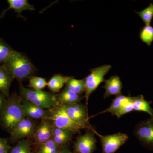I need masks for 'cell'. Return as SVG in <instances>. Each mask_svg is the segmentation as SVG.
<instances>
[{
	"label": "cell",
	"mask_w": 153,
	"mask_h": 153,
	"mask_svg": "<svg viewBox=\"0 0 153 153\" xmlns=\"http://www.w3.org/2000/svg\"><path fill=\"white\" fill-rule=\"evenodd\" d=\"M105 85L103 86L105 88L104 97L105 98L111 96H117L121 94L122 89V82L120 78L117 75L111 76L109 79L105 80Z\"/></svg>",
	"instance_id": "13"
},
{
	"label": "cell",
	"mask_w": 153,
	"mask_h": 153,
	"mask_svg": "<svg viewBox=\"0 0 153 153\" xmlns=\"http://www.w3.org/2000/svg\"><path fill=\"white\" fill-rule=\"evenodd\" d=\"M92 131L100 138L102 153H114L129 138L127 135L122 133L102 136L99 134L94 129Z\"/></svg>",
	"instance_id": "7"
},
{
	"label": "cell",
	"mask_w": 153,
	"mask_h": 153,
	"mask_svg": "<svg viewBox=\"0 0 153 153\" xmlns=\"http://www.w3.org/2000/svg\"><path fill=\"white\" fill-rule=\"evenodd\" d=\"M111 66L110 65L96 67L91 69V73L85 78V95L86 105H88L90 95L98 87L102 82L105 81L104 76L110 70Z\"/></svg>",
	"instance_id": "5"
},
{
	"label": "cell",
	"mask_w": 153,
	"mask_h": 153,
	"mask_svg": "<svg viewBox=\"0 0 153 153\" xmlns=\"http://www.w3.org/2000/svg\"><path fill=\"white\" fill-rule=\"evenodd\" d=\"M9 139L0 137V153H9L11 147L9 144Z\"/></svg>",
	"instance_id": "29"
},
{
	"label": "cell",
	"mask_w": 153,
	"mask_h": 153,
	"mask_svg": "<svg viewBox=\"0 0 153 153\" xmlns=\"http://www.w3.org/2000/svg\"><path fill=\"white\" fill-rule=\"evenodd\" d=\"M7 97L4 94L0 93V115L2 111L7 100Z\"/></svg>",
	"instance_id": "30"
},
{
	"label": "cell",
	"mask_w": 153,
	"mask_h": 153,
	"mask_svg": "<svg viewBox=\"0 0 153 153\" xmlns=\"http://www.w3.org/2000/svg\"><path fill=\"white\" fill-rule=\"evenodd\" d=\"M66 87L75 93L82 94L85 90L84 79H77L71 77L66 83Z\"/></svg>",
	"instance_id": "22"
},
{
	"label": "cell",
	"mask_w": 153,
	"mask_h": 153,
	"mask_svg": "<svg viewBox=\"0 0 153 153\" xmlns=\"http://www.w3.org/2000/svg\"><path fill=\"white\" fill-rule=\"evenodd\" d=\"M62 148L51 139L41 145L36 153H57Z\"/></svg>",
	"instance_id": "24"
},
{
	"label": "cell",
	"mask_w": 153,
	"mask_h": 153,
	"mask_svg": "<svg viewBox=\"0 0 153 153\" xmlns=\"http://www.w3.org/2000/svg\"><path fill=\"white\" fill-rule=\"evenodd\" d=\"M62 105L66 114L75 121L89 123L87 107L79 103Z\"/></svg>",
	"instance_id": "11"
},
{
	"label": "cell",
	"mask_w": 153,
	"mask_h": 153,
	"mask_svg": "<svg viewBox=\"0 0 153 153\" xmlns=\"http://www.w3.org/2000/svg\"><path fill=\"white\" fill-rule=\"evenodd\" d=\"M25 117L22 97L17 94H12L7 98L0 115V125L10 133L17 124Z\"/></svg>",
	"instance_id": "1"
},
{
	"label": "cell",
	"mask_w": 153,
	"mask_h": 153,
	"mask_svg": "<svg viewBox=\"0 0 153 153\" xmlns=\"http://www.w3.org/2000/svg\"><path fill=\"white\" fill-rule=\"evenodd\" d=\"M134 100V99L132 101L130 102L125 105L121 109L115 113L114 115H115L118 118H120L124 114L131 112L134 111L133 105V102Z\"/></svg>",
	"instance_id": "28"
},
{
	"label": "cell",
	"mask_w": 153,
	"mask_h": 153,
	"mask_svg": "<svg viewBox=\"0 0 153 153\" xmlns=\"http://www.w3.org/2000/svg\"><path fill=\"white\" fill-rule=\"evenodd\" d=\"M92 130H88L83 135L77 137L74 145V153H93L96 148L97 140Z\"/></svg>",
	"instance_id": "8"
},
{
	"label": "cell",
	"mask_w": 153,
	"mask_h": 153,
	"mask_svg": "<svg viewBox=\"0 0 153 153\" xmlns=\"http://www.w3.org/2000/svg\"><path fill=\"white\" fill-rule=\"evenodd\" d=\"M135 135L141 142L153 147V118L141 122L136 127Z\"/></svg>",
	"instance_id": "9"
},
{
	"label": "cell",
	"mask_w": 153,
	"mask_h": 153,
	"mask_svg": "<svg viewBox=\"0 0 153 153\" xmlns=\"http://www.w3.org/2000/svg\"><path fill=\"white\" fill-rule=\"evenodd\" d=\"M15 79L4 65H0V93L4 94L7 98L10 96V88Z\"/></svg>",
	"instance_id": "14"
},
{
	"label": "cell",
	"mask_w": 153,
	"mask_h": 153,
	"mask_svg": "<svg viewBox=\"0 0 153 153\" xmlns=\"http://www.w3.org/2000/svg\"><path fill=\"white\" fill-rule=\"evenodd\" d=\"M84 97L82 94L75 93L66 87L61 93L57 94L58 102L62 105L79 103Z\"/></svg>",
	"instance_id": "17"
},
{
	"label": "cell",
	"mask_w": 153,
	"mask_h": 153,
	"mask_svg": "<svg viewBox=\"0 0 153 153\" xmlns=\"http://www.w3.org/2000/svg\"><path fill=\"white\" fill-rule=\"evenodd\" d=\"M146 25H150L153 18V4L151 3L148 7L140 12H136Z\"/></svg>",
	"instance_id": "27"
},
{
	"label": "cell",
	"mask_w": 153,
	"mask_h": 153,
	"mask_svg": "<svg viewBox=\"0 0 153 153\" xmlns=\"http://www.w3.org/2000/svg\"><path fill=\"white\" fill-rule=\"evenodd\" d=\"M19 92L22 98L44 109H49L59 105L57 94L44 91L26 88L19 82Z\"/></svg>",
	"instance_id": "3"
},
{
	"label": "cell",
	"mask_w": 153,
	"mask_h": 153,
	"mask_svg": "<svg viewBox=\"0 0 153 153\" xmlns=\"http://www.w3.org/2000/svg\"><path fill=\"white\" fill-rule=\"evenodd\" d=\"M49 110V115L47 119L56 127L71 131L74 134L79 133L81 130L84 129L91 131L94 129L89 123L77 122L71 119L66 114L60 105Z\"/></svg>",
	"instance_id": "4"
},
{
	"label": "cell",
	"mask_w": 153,
	"mask_h": 153,
	"mask_svg": "<svg viewBox=\"0 0 153 153\" xmlns=\"http://www.w3.org/2000/svg\"><path fill=\"white\" fill-rule=\"evenodd\" d=\"M9 7L4 10L0 16V19L4 16L6 12L9 10L13 9L18 13V16L23 18L21 13L22 11L25 10H35L34 6L30 4L27 0H7Z\"/></svg>",
	"instance_id": "15"
},
{
	"label": "cell",
	"mask_w": 153,
	"mask_h": 153,
	"mask_svg": "<svg viewBox=\"0 0 153 153\" xmlns=\"http://www.w3.org/2000/svg\"><path fill=\"white\" fill-rule=\"evenodd\" d=\"M140 37L143 42L150 46L153 41V27L150 25H146L141 30Z\"/></svg>",
	"instance_id": "25"
},
{
	"label": "cell",
	"mask_w": 153,
	"mask_h": 153,
	"mask_svg": "<svg viewBox=\"0 0 153 153\" xmlns=\"http://www.w3.org/2000/svg\"><path fill=\"white\" fill-rule=\"evenodd\" d=\"M37 125L33 120L25 117L17 124L10 133L9 140L11 143L17 142L25 138L33 137Z\"/></svg>",
	"instance_id": "6"
},
{
	"label": "cell",
	"mask_w": 153,
	"mask_h": 153,
	"mask_svg": "<svg viewBox=\"0 0 153 153\" xmlns=\"http://www.w3.org/2000/svg\"><path fill=\"white\" fill-rule=\"evenodd\" d=\"M74 134L71 131L54 126L52 139L58 146L63 147L72 139Z\"/></svg>",
	"instance_id": "16"
},
{
	"label": "cell",
	"mask_w": 153,
	"mask_h": 153,
	"mask_svg": "<svg viewBox=\"0 0 153 153\" xmlns=\"http://www.w3.org/2000/svg\"><path fill=\"white\" fill-rule=\"evenodd\" d=\"M57 153H73L71 152L68 148L66 147L63 146L61 148V149Z\"/></svg>",
	"instance_id": "31"
},
{
	"label": "cell",
	"mask_w": 153,
	"mask_h": 153,
	"mask_svg": "<svg viewBox=\"0 0 153 153\" xmlns=\"http://www.w3.org/2000/svg\"><path fill=\"white\" fill-rule=\"evenodd\" d=\"M134 97H127L122 94L117 96L113 100L112 103L108 108L99 113L97 115L108 112L111 113L113 115H114L115 113L121 109L125 105L133 100Z\"/></svg>",
	"instance_id": "18"
},
{
	"label": "cell",
	"mask_w": 153,
	"mask_h": 153,
	"mask_svg": "<svg viewBox=\"0 0 153 153\" xmlns=\"http://www.w3.org/2000/svg\"><path fill=\"white\" fill-rule=\"evenodd\" d=\"M16 50L2 38H0V65H2Z\"/></svg>",
	"instance_id": "23"
},
{
	"label": "cell",
	"mask_w": 153,
	"mask_h": 153,
	"mask_svg": "<svg viewBox=\"0 0 153 153\" xmlns=\"http://www.w3.org/2000/svg\"><path fill=\"white\" fill-rule=\"evenodd\" d=\"M151 102L145 100L143 95L134 97L133 102L134 111L147 113L153 118V110L151 107Z\"/></svg>",
	"instance_id": "19"
},
{
	"label": "cell",
	"mask_w": 153,
	"mask_h": 153,
	"mask_svg": "<svg viewBox=\"0 0 153 153\" xmlns=\"http://www.w3.org/2000/svg\"><path fill=\"white\" fill-rule=\"evenodd\" d=\"M47 85L46 79L39 76H32L29 78L28 87L34 90H43Z\"/></svg>",
	"instance_id": "26"
},
{
	"label": "cell",
	"mask_w": 153,
	"mask_h": 153,
	"mask_svg": "<svg viewBox=\"0 0 153 153\" xmlns=\"http://www.w3.org/2000/svg\"><path fill=\"white\" fill-rule=\"evenodd\" d=\"M71 76H63L60 74H56L52 76L47 82V86L52 93L59 92L60 89L63 87L64 84H66Z\"/></svg>",
	"instance_id": "20"
},
{
	"label": "cell",
	"mask_w": 153,
	"mask_h": 153,
	"mask_svg": "<svg viewBox=\"0 0 153 153\" xmlns=\"http://www.w3.org/2000/svg\"><path fill=\"white\" fill-rule=\"evenodd\" d=\"M41 120L33 136L35 143L40 146L47 141L52 139L54 128L52 122L48 119Z\"/></svg>",
	"instance_id": "10"
},
{
	"label": "cell",
	"mask_w": 153,
	"mask_h": 153,
	"mask_svg": "<svg viewBox=\"0 0 153 153\" xmlns=\"http://www.w3.org/2000/svg\"><path fill=\"white\" fill-rule=\"evenodd\" d=\"M32 143L33 141L30 138L20 140L15 146L11 147L9 153H32Z\"/></svg>",
	"instance_id": "21"
},
{
	"label": "cell",
	"mask_w": 153,
	"mask_h": 153,
	"mask_svg": "<svg viewBox=\"0 0 153 153\" xmlns=\"http://www.w3.org/2000/svg\"><path fill=\"white\" fill-rule=\"evenodd\" d=\"M22 99V105L25 117L33 120L48 118L49 110L44 109L35 105L32 102Z\"/></svg>",
	"instance_id": "12"
},
{
	"label": "cell",
	"mask_w": 153,
	"mask_h": 153,
	"mask_svg": "<svg viewBox=\"0 0 153 153\" xmlns=\"http://www.w3.org/2000/svg\"><path fill=\"white\" fill-rule=\"evenodd\" d=\"M19 82L30 78L36 71L30 60L21 52L15 51L3 64Z\"/></svg>",
	"instance_id": "2"
}]
</instances>
